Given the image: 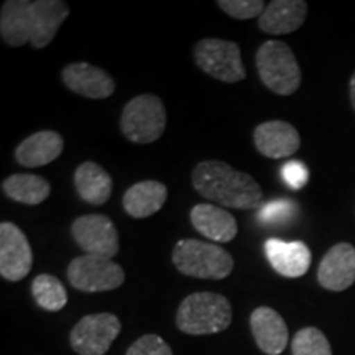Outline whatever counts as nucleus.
<instances>
[{
    "instance_id": "1",
    "label": "nucleus",
    "mask_w": 355,
    "mask_h": 355,
    "mask_svg": "<svg viewBox=\"0 0 355 355\" xmlns=\"http://www.w3.org/2000/svg\"><path fill=\"white\" fill-rule=\"evenodd\" d=\"M69 13L63 0H7L0 10V37L8 46L30 43L42 50L53 42Z\"/></svg>"
},
{
    "instance_id": "2",
    "label": "nucleus",
    "mask_w": 355,
    "mask_h": 355,
    "mask_svg": "<svg viewBox=\"0 0 355 355\" xmlns=\"http://www.w3.org/2000/svg\"><path fill=\"white\" fill-rule=\"evenodd\" d=\"M191 183L207 201L230 209H255L263 199V191L255 178L219 159L198 163L191 175Z\"/></svg>"
},
{
    "instance_id": "3",
    "label": "nucleus",
    "mask_w": 355,
    "mask_h": 355,
    "mask_svg": "<svg viewBox=\"0 0 355 355\" xmlns=\"http://www.w3.org/2000/svg\"><path fill=\"white\" fill-rule=\"evenodd\" d=\"M232 322V306L219 293L199 291L186 296L176 313L178 329L189 336H209L225 331Z\"/></svg>"
},
{
    "instance_id": "4",
    "label": "nucleus",
    "mask_w": 355,
    "mask_h": 355,
    "mask_svg": "<svg viewBox=\"0 0 355 355\" xmlns=\"http://www.w3.org/2000/svg\"><path fill=\"white\" fill-rule=\"evenodd\" d=\"M171 260L178 272L199 279H224L234 270V257L224 247L198 239L178 241Z\"/></svg>"
},
{
    "instance_id": "5",
    "label": "nucleus",
    "mask_w": 355,
    "mask_h": 355,
    "mask_svg": "<svg viewBox=\"0 0 355 355\" xmlns=\"http://www.w3.org/2000/svg\"><path fill=\"white\" fill-rule=\"evenodd\" d=\"M255 66L265 87L278 96H291L300 89L301 69L295 53L278 40L265 42L257 50Z\"/></svg>"
},
{
    "instance_id": "6",
    "label": "nucleus",
    "mask_w": 355,
    "mask_h": 355,
    "mask_svg": "<svg viewBox=\"0 0 355 355\" xmlns=\"http://www.w3.org/2000/svg\"><path fill=\"white\" fill-rule=\"evenodd\" d=\"M166 109L155 94H140L125 104L121 115V130L132 144L146 145L165 133Z\"/></svg>"
},
{
    "instance_id": "7",
    "label": "nucleus",
    "mask_w": 355,
    "mask_h": 355,
    "mask_svg": "<svg viewBox=\"0 0 355 355\" xmlns=\"http://www.w3.org/2000/svg\"><path fill=\"white\" fill-rule=\"evenodd\" d=\"M198 68L217 81L234 84L247 78L241 46L220 38H202L194 46Z\"/></svg>"
},
{
    "instance_id": "8",
    "label": "nucleus",
    "mask_w": 355,
    "mask_h": 355,
    "mask_svg": "<svg viewBox=\"0 0 355 355\" xmlns=\"http://www.w3.org/2000/svg\"><path fill=\"white\" fill-rule=\"evenodd\" d=\"M68 282L84 293L112 291L125 282V272L114 260L101 257H76L68 265Z\"/></svg>"
},
{
    "instance_id": "9",
    "label": "nucleus",
    "mask_w": 355,
    "mask_h": 355,
    "mask_svg": "<svg viewBox=\"0 0 355 355\" xmlns=\"http://www.w3.org/2000/svg\"><path fill=\"white\" fill-rule=\"evenodd\" d=\"M121 331L122 322L115 314H87L73 327L69 344L79 355H105Z\"/></svg>"
},
{
    "instance_id": "10",
    "label": "nucleus",
    "mask_w": 355,
    "mask_h": 355,
    "mask_svg": "<svg viewBox=\"0 0 355 355\" xmlns=\"http://www.w3.org/2000/svg\"><path fill=\"white\" fill-rule=\"evenodd\" d=\"M71 235L84 255L112 260L119 254L121 241L115 224L104 214H86L71 224Z\"/></svg>"
},
{
    "instance_id": "11",
    "label": "nucleus",
    "mask_w": 355,
    "mask_h": 355,
    "mask_svg": "<svg viewBox=\"0 0 355 355\" xmlns=\"http://www.w3.org/2000/svg\"><path fill=\"white\" fill-rule=\"evenodd\" d=\"M33 252L28 239L19 225L3 220L0 224V275L7 282L17 283L30 273Z\"/></svg>"
},
{
    "instance_id": "12",
    "label": "nucleus",
    "mask_w": 355,
    "mask_h": 355,
    "mask_svg": "<svg viewBox=\"0 0 355 355\" xmlns=\"http://www.w3.org/2000/svg\"><path fill=\"white\" fill-rule=\"evenodd\" d=\"M61 79L71 92L86 99H107L115 92V81L107 71L86 61L64 66Z\"/></svg>"
},
{
    "instance_id": "13",
    "label": "nucleus",
    "mask_w": 355,
    "mask_h": 355,
    "mask_svg": "<svg viewBox=\"0 0 355 355\" xmlns=\"http://www.w3.org/2000/svg\"><path fill=\"white\" fill-rule=\"evenodd\" d=\"M319 285L329 291H344L355 283V247L340 242L329 248L318 270Z\"/></svg>"
},
{
    "instance_id": "14",
    "label": "nucleus",
    "mask_w": 355,
    "mask_h": 355,
    "mask_svg": "<svg viewBox=\"0 0 355 355\" xmlns=\"http://www.w3.org/2000/svg\"><path fill=\"white\" fill-rule=\"evenodd\" d=\"M257 152L263 157L279 159L291 157L301 146L300 133L291 123L283 121H268L257 125L254 130Z\"/></svg>"
},
{
    "instance_id": "15",
    "label": "nucleus",
    "mask_w": 355,
    "mask_h": 355,
    "mask_svg": "<svg viewBox=\"0 0 355 355\" xmlns=\"http://www.w3.org/2000/svg\"><path fill=\"white\" fill-rule=\"evenodd\" d=\"M250 329L261 352L279 355L288 345V326L279 314L268 306H260L250 314Z\"/></svg>"
},
{
    "instance_id": "16",
    "label": "nucleus",
    "mask_w": 355,
    "mask_h": 355,
    "mask_svg": "<svg viewBox=\"0 0 355 355\" xmlns=\"http://www.w3.org/2000/svg\"><path fill=\"white\" fill-rule=\"evenodd\" d=\"M265 254L278 275L286 278H300L311 266V250L303 242H285L282 239H268Z\"/></svg>"
},
{
    "instance_id": "17",
    "label": "nucleus",
    "mask_w": 355,
    "mask_h": 355,
    "mask_svg": "<svg viewBox=\"0 0 355 355\" xmlns=\"http://www.w3.org/2000/svg\"><path fill=\"white\" fill-rule=\"evenodd\" d=\"M189 219L199 234L217 243L234 241L239 232L235 217L214 204H196L189 212Z\"/></svg>"
},
{
    "instance_id": "18",
    "label": "nucleus",
    "mask_w": 355,
    "mask_h": 355,
    "mask_svg": "<svg viewBox=\"0 0 355 355\" xmlns=\"http://www.w3.org/2000/svg\"><path fill=\"white\" fill-rule=\"evenodd\" d=\"M308 15L304 0H273L266 3L259 19V28L268 35H290L301 28Z\"/></svg>"
},
{
    "instance_id": "19",
    "label": "nucleus",
    "mask_w": 355,
    "mask_h": 355,
    "mask_svg": "<svg viewBox=\"0 0 355 355\" xmlns=\"http://www.w3.org/2000/svg\"><path fill=\"white\" fill-rule=\"evenodd\" d=\"M64 140L55 130H40L26 137L15 148V159L26 168H40L50 165L63 153Z\"/></svg>"
},
{
    "instance_id": "20",
    "label": "nucleus",
    "mask_w": 355,
    "mask_h": 355,
    "mask_svg": "<svg viewBox=\"0 0 355 355\" xmlns=\"http://www.w3.org/2000/svg\"><path fill=\"white\" fill-rule=\"evenodd\" d=\"M168 199V188L162 181L145 180L130 186L123 194V211L133 219H146L162 209Z\"/></svg>"
},
{
    "instance_id": "21",
    "label": "nucleus",
    "mask_w": 355,
    "mask_h": 355,
    "mask_svg": "<svg viewBox=\"0 0 355 355\" xmlns=\"http://www.w3.org/2000/svg\"><path fill=\"white\" fill-rule=\"evenodd\" d=\"M74 188L84 202L102 206L112 194V176L97 163L84 162L74 171Z\"/></svg>"
},
{
    "instance_id": "22",
    "label": "nucleus",
    "mask_w": 355,
    "mask_h": 355,
    "mask_svg": "<svg viewBox=\"0 0 355 355\" xmlns=\"http://www.w3.org/2000/svg\"><path fill=\"white\" fill-rule=\"evenodd\" d=\"M2 191L12 201L26 206H38L51 194V184L43 176L17 173L2 181Z\"/></svg>"
},
{
    "instance_id": "23",
    "label": "nucleus",
    "mask_w": 355,
    "mask_h": 355,
    "mask_svg": "<svg viewBox=\"0 0 355 355\" xmlns=\"http://www.w3.org/2000/svg\"><path fill=\"white\" fill-rule=\"evenodd\" d=\"M32 295L40 308L48 313H58L68 303V291L63 283L48 273L38 275L33 279Z\"/></svg>"
},
{
    "instance_id": "24",
    "label": "nucleus",
    "mask_w": 355,
    "mask_h": 355,
    "mask_svg": "<svg viewBox=\"0 0 355 355\" xmlns=\"http://www.w3.org/2000/svg\"><path fill=\"white\" fill-rule=\"evenodd\" d=\"M293 355H332L327 337L318 327H303L291 340Z\"/></svg>"
},
{
    "instance_id": "25",
    "label": "nucleus",
    "mask_w": 355,
    "mask_h": 355,
    "mask_svg": "<svg viewBox=\"0 0 355 355\" xmlns=\"http://www.w3.org/2000/svg\"><path fill=\"white\" fill-rule=\"evenodd\" d=\"M217 7L235 20L260 19L266 3L261 0H217Z\"/></svg>"
},
{
    "instance_id": "26",
    "label": "nucleus",
    "mask_w": 355,
    "mask_h": 355,
    "mask_svg": "<svg viewBox=\"0 0 355 355\" xmlns=\"http://www.w3.org/2000/svg\"><path fill=\"white\" fill-rule=\"evenodd\" d=\"M296 214V204L290 201V199H278V201L266 202L263 207L259 211V220L263 224H286L288 220H291Z\"/></svg>"
},
{
    "instance_id": "27",
    "label": "nucleus",
    "mask_w": 355,
    "mask_h": 355,
    "mask_svg": "<svg viewBox=\"0 0 355 355\" xmlns=\"http://www.w3.org/2000/svg\"><path fill=\"white\" fill-rule=\"evenodd\" d=\"M125 355H173V350L159 336L145 334L127 349Z\"/></svg>"
},
{
    "instance_id": "28",
    "label": "nucleus",
    "mask_w": 355,
    "mask_h": 355,
    "mask_svg": "<svg viewBox=\"0 0 355 355\" xmlns=\"http://www.w3.org/2000/svg\"><path fill=\"white\" fill-rule=\"evenodd\" d=\"M282 176L291 189H301L308 183L309 170L301 162H288L282 168Z\"/></svg>"
},
{
    "instance_id": "29",
    "label": "nucleus",
    "mask_w": 355,
    "mask_h": 355,
    "mask_svg": "<svg viewBox=\"0 0 355 355\" xmlns=\"http://www.w3.org/2000/svg\"><path fill=\"white\" fill-rule=\"evenodd\" d=\"M349 92H350V102H352V107H354V110H355V73H354L352 79H350Z\"/></svg>"
}]
</instances>
